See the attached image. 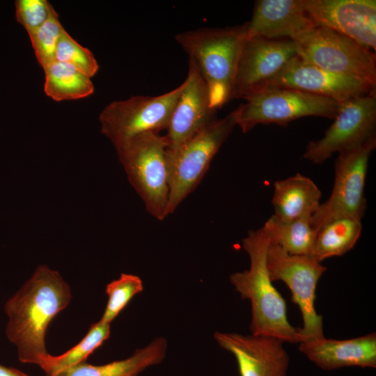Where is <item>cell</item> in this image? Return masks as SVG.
I'll use <instances>...</instances> for the list:
<instances>
[{
    "label": "cell",
    "instance_id": "6da1fadb",
    "mask_svg": "<svg viewBox=\"0 0 376 376\" xmlns=\"http://www.w3.org/2000/svg\"><path fill=\"white\" fill-rule=\"evenodd\" d=\"M72 292L60 273L38 266L6 302V335L20 362L40 366L49 355L45 335L52 320L70 304Z\"/></svg>",
    "mask_w": 376,
    "mask_h": 376
},
{
    "label": "cell",
    "instance_id": "7a4b0ae2",
    "mask_svg": "<svg viewBox=\"0 0 376 376\" xmlns=\"http://www.w3.org/2000/svg\"><path fill=\"white\" fill-rule=\"evenodd\" d=\"M270 244L262 227L249 230L242 239V247L250 259V267L230 274L229 280L242 299L251 305L250 331L256 336L277 338L297 343L303 341L298 328L287 318L285 299L273 285L267 267V253Z\"/></svg>",
    "mask_w": 376,
    "mask_h": 376
},
{
    "label": "cell",
    "instance_id": "3957f363",
    "mask_svg": "<svg viewBox=\"0 0 376 376\" xmlns=\"http://www.w3.org/2000/svg\"><path fill=\"white\" fill-rule=\"evenodd\" d=\"M247 22L226 28H202L180 33L177 42L198 66L209 91L211 106L221 109L232 100Z\"/></svg>",
    "mask_w": 376,
    "mask_h": 376
},
{
    "label": "cell",
    "instance_id": "277c9868",
    "mask_svg": "<svg viewBox=\"0 0 376 376\" xmlns=\"http://www.w3.org/2000/svg\"><path fill=\"white\" fill-rule=\"evenodd\" d=\"M235 125L236 111L233 110L222 118H216L178 146L167 148V215L172 214L197 187Z\"/></svg>",
    "mask_w": 376,
    "mask_h": 376
},
{
    "label": "cell",
    "instance_id": "5b68a950",
    "mask_svg": "<svg viewBox=\"0 0 376 376\" xmlns=\"http://www.w3.org/2000/svg\"><path fill=\"white\" fill-rule=\"evenodd\" d=\"M167 147L164 136L146 132L115 148L129 182L143 201L148 212L159 221L168 216Z\"/></svg>",
    "mask_w": 376,
    "mask_h": 376
},
{
    "label": "cell",
    "instance_id": "8992f818",
    "mask_svg": "<svg viewBox=\"0 0 376 376\" xmlns=\"http://www.w3.org/2000/svg\"><path fill=\"white\" fill-rule=\"evenodd\" d=\"M236 111V123L243 133L258 124L274 123L286 126L290 122L306 116L334 119L338 102L302 91L287 88L263 90L244 98Z\"/></svg>",
    "mask_w": 376,
    "mask_h": 376
},
{
    "label": "cell",
    "instance_id": "52a82bcc",
    "mask_svg": "<svg viewBox=\"0 0 376 376\" xmlns=\"http://www.w3.org/2000/svg\"><path fill=\"white\" fill-rule=\"evenodd\" d=\"M293 42L303 61L376 85L375 54L354 40L327 28L313 26Z\"/></svg>",
    "mask_w": 376,
    "mask_h": 376
},
{
    "label": "cell",
    "instance_id": "ba28073f",
    "mask_svg": "<svg viewBox=\"0 0 376 376\" xmlns=\"http://www.w3.org/2000/svg\"><path fill=\"white\" fill-rule=\"evenodd\" d=\"M184 87L157 96H132L107 104L99 116L100 130L115 148L143 133L166 130Z\"/></svg>",
    "mask_w": 376,
    "mask_h": 376
},
{
    "label": "cell",
    "instance_id": "9c48e42d",
    "mask_svg": "<svg viewBox=\"0 0 376 376\" xmlns=\"http://www.w3.org/2000/svg\"><path fill=\"white\" fill-rule=\"evenodd\" d=\"M266 261L270 279L283 281L300 309L304 325L298 331L303 341L324 337L323 318L315 311V299L318 281L327 268L312 256L289 254L274 244L269 246Z\"/></svg>",
    "mask_w": 376,
    "mask_h": 376
},
{
    "label": "cell",
    "instance_id": "30bf717a",
    "mask_svg": "<svg viewBox=\"0 0 376 376\" xmlns=\"http://www.w3.org/2000/svg\"><path fill=\"white\" fill-rule=\"evenodd\" d=\"M375 146L376 137H374L361 146L338 153L334 164V182L331 195L311 218L316 231L336 218L362 219L366 209L364 188L368 161Z\"/></svg>",
    "mask_w": 376,
    "mask_h": 376
},
{
    "label": "cell",
    "instance_id": "8fae6325",
    "mask_svg": "<svg viewBox=\"0 0 376 376\" xmlns=\"http://www.w3.org/2000/svg\"><path fill=\"white\" fill-rule=\"evenodd\" d=\"M376 91L340 103L334 122L322 138L308 143L305 159L320 164L334 152H342L376 137Z\"/></svg>",
    "mask_w": 376,
    "mask_h": 376
},
{
    "label": "cell",
    "instance_id": "7c38bea8",
    "mask_svg": "<svg viewBox=\"0 0 376 376\" xmlns=\"http://www.w3.org/2000/svg\"><path fill=\"white\" fill-rule=\"evenodd\" d=\"M375 86L358 77L323 70L297 56L258 92L270 88L295 89L342 103L373 92Z\"/></svg>",
    "mask_w": 376,
    "mask_h": 376
},
{
    "label": "cell",
    "instance_id": "4fadbf2b",
    "mask_svg": "<svg viewBox=\"0 0 376 376\" xmlns=\"http://www.w3.org/2000/svg\"><path fill=\"white\" fill-rule=\"evenodd\" d=\"M296 56L292 40L246 39L238 62L232 99H244L258 92Z\"/></svg>",
    "mask_w": 376,
    "mask_h": 376
},
{
    "label": "cell",
    "instance_id": "5bb4252c",
    "mask_svg": "<svg viewBox=\"0 0 376 376\" xmlns=\"http://www.w3.org/2000/svg\"><path fill=\"white\" fill-rule=\"evenodd\" d=\"M303 2L315 26L334 31L375 52V0H303Z\"/></svg>",
    "mask_w": 376,
    "mask_h": 376
},
{
    "label": "cell",
    "instance_id": "9a60e30c",
    "mask_svg": "<svg viewBox=\"0 0 376 376\" xmlns=\"http://www.w3.org/2000/svg\"><path fill=\"white\" fill-rule=\"evenodd\" d=\"M214 338L235 357L240 376H287L290 356L281 340L219 331Z\"/></svg>",
    "mask_w": 376,
    "mask_h": 376
},
{
    "label": "cell",
    "instance_id": "2e32d148",
    "mask_svg": "<svg viewBox=\"0 0 376 376\" xmlns=\"http://www.w3.org/2000/svg\"><path fill=\"white\" fill-rule=\"evenodd\" d=\"M183 83L164 136L168 148L182 143L216 118L207 86L196 63L189 58Z\"/></svg>",
    "mask_w": 376,
    "mask_h": 376
},
{
    "label": "cell",
    "instance_id": "e0dca14e",
    "mask_svg": "<svg viewBox=\"0 0 376 376\" xmlns=\"http://www.w3.org/2000/svg\"><path fill=\"white\" fill-rule=\"evenodd\" d=\"M313 26L303 0H258L251 20L247 22L246 39L293 40Z\"/></svg>",
    "mask_w": 376,
    "mask_h": 376
},
{
    "label": "cell",
    "instance_id": "ac0fdd59",
    "mask_svg": "<svg viewBox=\"0 0 376 376\" xmlns=\"http://www.w3.org/2000/svg\"><path fill=\"white\" fill-rule=\"evenodd\" d=\"M299 350L318 367L334 370L344 367L376 368V334L336 340L325 336L299 343Z\"/></svg>",
    "mask_w": 376,
    "mask_h": 376
},
{
    "label": "cell",
    "instance_id": "d6986e66",
    "mask_svg": "<svg viewBox=\"0 0 376 376\" xmlns=\"http://www.w3.org/2000/svg\"><path fill=\"white\" fill-rule=\"evenodd\" d=\"M321 191L309 178L297 173L274 183V216L281 220L311 218L319 205Z\"/></svg>",
    "mask_w": 376,
    "mask_h": 376
},
{
    "label": "cell",
    "instance_id": "ffe728a7",
    "mask_svg": "<svg viewBox=\"0 0 376 376\" xmlns=\"http://www.w3.org/2000/svg\"><path fill=\"white\" fill-rule=\"evenodd\" d=\"M167 347V340L158 337L125 359L98 366L85 361L53 376H139L148 367L162 363Z\"/></svg>",
    "mask_w": 376,
    "mask_h": 376
},
{
    "label": "cell",
    "instance_id": "44dd1931",
    "mask_svg": "<svg viewBox=\"0 0 376 376\" xmlns=\"http://www.w3.org/2000/svg\"><path fill=\"white\" fill-rule=\"evenodd\" d=\"M262 228L270 244L289 254L312 256L317 231L311 218L281 220L272 215Z\"/></svg>",
    "mask_w": 376,
    "mask_h": 376
},
{
    "label": "cell",
    "instance_id": "7402d4cb",
    "mask_svg": "<svg viewBox=\"0 0 376 376\" xmlns=\"http://www.w3.org/2000/svg\"><path fill=\"white\" fill-rule=\"evenodd\" d=\"M361 230V220L358 219L344 217L328 221L317 230L312 257L321 263L343 256L354 247Z\"/></svg>",
    "mask_w": 376,
    "mask_h": 376
},
{
    "label": "cell",
    "instance_id": "603a6c76",
    "mask_svg": "<svg viewBox=\"0 0 376 376\" xmlns=\"http://www.w3.org/2000/svg\"><path fill=\"white\" fill-rule=\"evenodd\" d=\"M43 70L45 93L55 101L81 99L94 92L91 78L70 65L54 61Z\"/></svg>",
    "mask_w": 376,
    "mask_h": 376
},
{
    "label": "cell",
    "instance_id": "cb8c5ba5",
    "mask_svg": "<svg viewBox=\"0 0 376 376\" xmlns=\"http://www.w3.org/2000/svg\"><path fill=\"white\" fill-rule=\"evenodd\" d=\"M110 334L111 324L100 320L91 325L86 334L77 344L61 355L49 354L40 367L47 376H53L85 362L88 356L109 338Z\"/></svg>",
    "mask_w": 376,
    "mask_h": 376
},
{
    "label": "cell",
    "instance_id": "d4e9b609",
    "mask_svg": "<svg viewBox=\"0 0 376 376\" xmlns=\"http://www.w3.org/2000/svg\"><path fill=\"white\" fill-rule=\"evenodd\" d=\"M143 290L139 276L123 273L118 279L109 283L105 288L108 297L100 320L111 324L127 305L129 301Z\"/></svg>",
    "mask_w": 376,
    "mask_h": 376
},
{
    "label": "cell",
    "instance_id": "484cf974",
    "mask_svg": "<svg viewBox=\"0 0 376 376\" xmlns=\"http://www.w3.org/2000/svg\"><path fill=\"white\" fill-rule=\"evenodd\" d=\"M64 30L55 10L44 24L29 34L36 57L43 69L55 61L56 47Z\"/></svg>",
    "mask_w": 376,
    "mask_h": 376
},
{
    "label": "cell",
    "instance_id": "4316f807",
    "mask_svg": "<svg viewBox=\"0 0 376 376\" xmlns=\"http://www.w3.org/2000/svg\"><path fill=\"white\" fill-rule=\"evenodd\" d=\"M55 61L70 65L90 78L93 77L99 69L93 53L79 44L65 30L59 38Z\"/></svg>",
    "mask_w": 376,
    "mask_h": 376
},
{
    "label": "cell",
    "instance_id": "83f0119b",
    "mask_svg": "<svg viewBox=\"0 0 376 376\" xmlns=\"http://www.w3.org/2000/svg\"><path fill=\"white\" fill-rule=\"evenodd\" d=\"M15 6L16 19L28 34L44 24L55 11L47 0H16Z\"/></svg>",
    "mask_w": 376,
    "mask_h": 376
},
{
    "label": "cell",
    "instance_id": "f1b7e54d",
    "mask_svg": "<svg viewBox=\"0 0 376 376\" xmlns=\"http://www.w3.org/2000/svg\"><path fill=\"white\" fill-rule=\"evenodd\" d=\"M0 376H29L26 373L12 367L0 364Z\"/></svg>",
    "mask_w": 376,
    "mask_h": 376
}]
</instances>
